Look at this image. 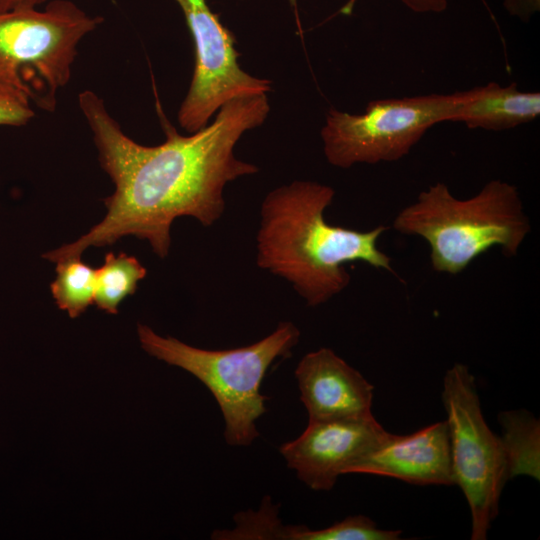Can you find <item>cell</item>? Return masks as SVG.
Here are the masks:
<instances>
[{"label": "cell", "mask_w": 540, "mask_h": 540, "mask_svg": "<svg viewBox=\"0 0 540 540\" xmlns=\"http://www.w3.org/2000/svg\"><path fill=\"white\" fill-rule=\"evenodd\" d=\"M442 401L447 414L454 485L463 492L471 514V539L485 540L499 511L509 480L498 435L487 425L474 376L455 363L443 379Z\"/></svg>", "instance_id": "obj_7"}, {"label": "cell", "mask_w": 540, "mask_h": 540, "mask_svg": "<svg viewBox=\"0 0 540 540\" xmlns=\"http://www.w3.org/2000/svg\"><path fill=\"white\" fill-rule=\"evenodd\" d=\"M393 228L424 239L434 271L456 275L493 247L513 257L531 231L517 187L491 180L474 196L455 197L437 182L394 218Z\"/></svg>", "instance_id": "obj_3"}, {"label": "cell", "mask_w": 540, "mask_h": 540, "mask_svg": "<svg viewBox=\"0 0 540 540\" xmlns=\"http://www.w3.org/2000/svg\"><path fill=\"white\" fill-rule=\"evenodd\" d=\"M540 115V93L521 91L516 83L496 82L465 91L450 122L464 123L470 129L501 131L534 121Z\"/></svg>", "instance_id": "obj_12"}, {"label": "cell", "mask_w": 540, "mask_h": 540, "mask_svg": "<svg viewBox=\"0 0 540 540\" xmlns=\"http://www.w3.org/2000/svg\"><path fill=\"white\" fill-rule=\"evenodd\" d=\"M52 0H0V12L24 8H38Z\"/></svg>", "instance_id": "obj_19"}, {"label": "cell", "mask_w": 540, "mask_h": 540, "mask_svg": "<svg viewBox=\"0 0 540 540\" xmlns=\"http://www.w3.org/2000/svg\"><path fill=\"white\" fill-rule=\"evenodd\" d=\"M295 377L308 421L372 415L373 385L330 348L304 355Z\"/></svg>", "instance_id": "obj_10"}, {"label": "cell", "mask_w": 540, "mask_h": 540, "mask_svg": "<svg viewBox=\"0 0 540 540\" xmlns=\"http://www.w3.org/2000/svg\"><path fill=\"white\" fill-rule=\"evenodd\" d=\"M392 477L414 485H454L446 421L408 435L390 433L375 450L355 463L348 474Z\"/></svg>", "instance_id": "obj_11"}, {"label": "cell", "mask_w": 540, "mask_h": 540, "mask_svg": "<svg viewBox=\"0 0 540 540\" xmlns=\"http://www.w3.org/2000/svg\"><path fill=\"white\" fill-rule=\"evenodd\" d=\"M499 436L508 467L509 479L529 476L540 480V422L526 410L499 413Z\"/></svg>", "instance_id": "obj_13"}, {"label": "cell", "mask_w": 540, "mask_h": 540, "mask_svg": "<svg viewBox=\"0 0 540 540\" xmlns=\"http://www.w3.org/2000/svg\"><path fill=\"white\" fill-rule=\"evenodd\" d=\"M334 196L328 185L295 180L270 191L260 206L258 267L289 282L311 307L349 285L346 263L361 261L394 273L390 257L378 247L387 227L359 231L329 224L324 212Z\"/></svg>", "instance_id": "obj_2"}, {"label": "cell", "mask_w": 540, "mask_h": 540, "mask_svg": "<svg viewBox=\"0 0 540 540\" xmlns=\"http://www.w3.org/2000/svg\"><path fill=\"white\" fill-rule=\"evenodd\" d=\"M78 105L115 190L104 199L107 213L101 222L75 242L43 255L56 263L129 235L147 240L165 258L176 218L190 216L203 226L216 223L225 210V186L258 172L256 165L235 156V145L246 131L261 126L270 111L266 94L235 98L217 111L212 124L189 135L162 118L165 141L145 146L124 133L94 91L80 92Z\"/></svg>", "instance_id": "obj_1"}, {"label": "cell", "mask_w": 540, "mask_h": 540, "mask_svg": "<svg viewBox=\"0 0 540 540\" xmlns=\"http://www.w3.org/2000/svg\"><path fill=\"white\" fill-rule=\"evenodd\" d=\"M400 530L381 529L369 517L354 515L323 529L305 526L302 540H398Z\"/></svg>", "instance_id": "obj_16"}, {"label": "cell", "mask_w": 540, "mask_h": 540, "mask_svg": "<svg viewBox=\"0 0 540 540\" xmlns=\"http://www.w3.org/2000/svg\"><path fill=\"white\" fill-rule=\"evenodd\" d=\"M146 273L136 257L108 252L103 265L96 269L94 303L106 313L116 314L120 303L135 293Z\"/></svg>", "instance_id": "obj_14"}, {"label": "cell", "mask_w": 540, "mask_h": 540, "mask_svg": "<svg viewBox=\"0 0 540 540\" xmlns=\"http://www.w3.org/2000/svg\"><path fill=\"white\" fill-rule=\"evenodd\" d=\"M192 36L195 65L188 92L178 110L180 127L194 133L235 98L266 94L269 80L245 72L238 62L235 38L209 7L207 0H174Z\"/></svg>", "instance_id": "obj_8"}, {"label": "cell", "mask_w": 540, "mask_h": 540, "mask_svg": "<svg viewBox=\"0 0 540 540\" xmlns=\"http://www.w3.org/2000/svg\"><path fill=\"white\" fill-rule=\"evenodd\" d=\"M290 4L294 5L298 0H288ZM355 0L350 2L343 9L344 13H349L352 9ZM402 3L411 11L415 13H441L446 10L448 6L447 0H401Z\"/></svg>", "instance_id": "obj_18"}, {"label": "cell", "mask_w": 540, "mask_h": 540, "mask_svg": "<svg viewBox=\"0 0 540 540\" xmlns=\"http://www.w3.org/2000/svg\"><path fill=\"white\" fill-rule=\"evenodd\" d=\"M465 91L373 100L362 114L330 109L321 129L326 160L338 168L397 161L432 126L450 121Z\"/></svg>", "instance_id": "obj_6"}, {"label": "cell", "mask_w": 540, "mask_h": 540, "mask_svg": "<svg viewBox=\"0 0 540 540\" xmlns=\"http://www.w3.org/2000/svg\"><path fill=\"white\" fill-rule=\"evenodd\" d=\"M56 273L50 285L52 296L59 309L76 318L94 303L96 269L73 257L57 262Z\"/></svg>", "instance_id": "obj_15"}, {"label": "cell", "mask_w": 540, "mask_h": 540, "mask_svg": "<svg viewBox=\"0 0 540 540\" xmlns=\"http://www.w3.org/2000/svg\"><path fill=\"white\" fill-rule=\"evenodd\" d=\"M142 348L151 356L177 366L200 380L221 410L224 438L231 446H249L258 436L256 421L266 412L261 384L278 358H287L301 333L290 321L280 322L263 339L225 350L190 346L174 337H162L149 326L138 324Z\"/></svg>", "instance_id": "obj_5"}, {"label": "cell", "mask_w": 540, "mask_h": 540, "mask_svg": "<svg viewBox=\"0 0 540 540\" xmlns=\"http://www.w3.org/2000/svg\"><path fill=\"white\" fill-rule=\"evenodd\" d=\"M35 116L31 106L0 95V125L24 126Z\"/></svg>", "instance_id": "obj_17"}, {"label": "cell", "mask_w": 540, "mask_h": 540, "mask_svg": "<svg viewBox=\"0 0 540 540\" xmlns=\"http://www.w3.org/2000/svg\"><path fill=\"white\" fill-rule=\"evenodd\" d=\"M389 435L373 414L308 421L301 435L282 444L279 451L300 481L312 490L328 491Z\"/></svg>", "instance_id": "obj_9"}, {"label": "cell", "mask_w": 540, "mask_h": 540, "mask_svg": "<svg viewBox=\"0 0 540 540\" xmlns=\"http://www.w3.org/2000/svg\"><path fill=\"white\" fill-rule=\"evenodd\" d=\"M102 21L71 0L0 12V95L54 111L81 41Z\"/></svg>", "instance_id": "obj_4"}]
</instances>
